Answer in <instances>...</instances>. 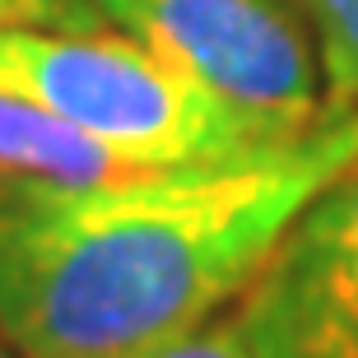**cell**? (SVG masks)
<instances>
[{"label":"cell","mask_w":358,"mask_h":358,"mask_svg":"<svg viewBox=\"0 0 358 358\" xmlns=\"http://www.w3.org/2000/svg\"><path fill=\"white\" fill-rule=\"evenodd\" d=\"M354 159L358 112H326L284 149L135 182L0 177V331L24 358H126L200 331Z\"/></svg>","instance_id":"obj_1"},{"label":"cell","mask_w":358,"mask_h":358,"mask_svg":"<svg viewBox=\"0 0 358 358\" xmlns=\"http://www.w3.org/2000/svg\"><path fill=\"white\" fill-rule=\"evenodd\" d=\"M0 84L145 168H200L266 149L126 33L0 28Z\"/></svg>","instance_id":"obj_2"},{"label":"cell","mask_w":358,"mask_h":358,"mask_svg":"<svg viewBox=\"0 0 358 358\" xmlns=\"http://www.w3.org/2000/svg\"><path fill=\"white\" fill-rule=\"evenodd\" d=\"M107 28L154 52L182 80L284 149L326 117L321 56L289 0H93Z\"/></svg>","instance_id":"obj_3"},{"label":"cell","mask_w":358,"mask_h":358,"mask_svg":"<svg viewBox=\"0 0 358 358\" xmlns=\"http://www.w3.org/2000/svg\"><path fill=\"white\" fill-rule=\"evenodd\" d=\"M228 321L247 358H358V159L289 224Z\"/></svg>","instance_id":"obj_4"},{"label":"cell","mask_w":358,"mask_h":358,"mask_svg":"<svg viewBox=\"0 0 358 358\" xmlns=\"http://www.w3.org/2000/svg\"><path fill=\"white\" fill-rule=\"evenodd\" d=\"M168 168H145L117 149L98 145L93 135L75 131L70 121L47 112L42 103L0 84V177L52 186H98V182H135Z\"/></svg>","instance_id":"obj_5"},{"label":"cell","mask_w":358,"mask_h":358,"mask_svg":"<svg viewBox=\"0 0 358 358\" xmlns=\"http://www.w3.org/2000/svg\"><path fill=\"white\" fill-rule=\"evenodd\" d=\"M321 56L326 112H358V0H293Z\"/></svg>","instance_id":"obj_6"},{"label":"cell","mask_w":358,"mask_h":358,"mask_svg":"<svg viewBox=\"0 0 358 358\" xmlns=\"http://www.w3.org/2000/svg\"><path fill=\"white\" fill-rule=\"evenodd\" d=\"M0 28H42V33H107L93 0H0Z\"/></svg>","instance_id":"obj_7"},{"label":"cell","mask_w":358,"mask_h":358,"mask_svg":"<svg viewBox=\"0 0 358 358\" xmlns=\"http://www.w3.org/2000/svg\"><path fill=\"white\" fill-rule=\"evenodd\" d=\"M126 358H247V349H242L233 321H205L200 331L177 335L168 345L140 349V354H126Z\"/></svg>","instance_id":"obj_8"},{"label":"cell","mask_w":358,"mask_h":358,"mask_svg":"<svg viewBox=\"0 0 358 358\" xmlns=\"http://www.w3.org/2000/svg\"><path fill=\"white\" fill-rule=\"evenodd\" d=\"M0 358H10V354H5V349H0Z\"/></svg>","instance_id":"obj_9"}]
</instances>
